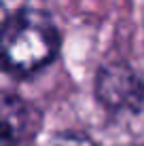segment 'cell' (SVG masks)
<instances>
[{"label": "cell", "mask_w": 144, "mask_h": 146, "mask_svg": "<svg viewBox=\"0 0 144 146\" xmlns=\"http://www.w3.org/2000/svg\"><path fill=\"white\" fill-rule=\"evenodd\" d=\"M59 51V32L42 11L23 9L0 28V62L15 74H32Z\"/></svg>", "instance_id": "obj_1"}, {"label": "cell", "mask_w": 144, "mask_h": 146, "mask_svg": "<svg viewBox=\"0 0 144 146\" xmlns=\"http://www.w3.org/2000/svg\"><path fill=\"white\" fill-rule=\"evenodd\" d=\"M0 146H17V140L11 138L7 131H2V129H0Z\"/></svg>", "instance_id": "obj_5"}, {"label": "cell", "mask_w": 144, "mask_h": 146, "mask_svg": "<svg viewBox=\"0 0 144 146\" xmlns=\"http://www.w3.org/2000/svg\"><path fill=\"white\" fill-rule=\"evenodd\" d=\"M30 121H32V114L21 98L0 91V129L2 131L19 140L30 131Z\"/></svg>", "instance_id": "obj_3"}, {"label": "cell", "mask_w": 144, "mask_h": 146, "mask_svg": "<svg viewBox=\"0 0 144 146\" xmlns=\"http://www.w3.org/2000/svg\"><path fill=\"white\" fill-rule=\"evenodd\" d=\"M51 146H98V144L85 133L66 131V133H59L57 138L51 142Z\"/></svg>", "instance_id": "obj_4"}, {"label": "cell", "mask_w": 144, "mask_h": 146, "mask_svg": "<svg viewBox=\"0 0 144 146\" xmlns=\"http://www.w3.org/2000/svg\"><path fill=\"white\" fill-rule=\"evenodd\" d=\"M98 100L110 110H138L144 102V85L125 64H108L98 72Z\"/></svg>", "instance_id": "obj_2"}]
</instances>
